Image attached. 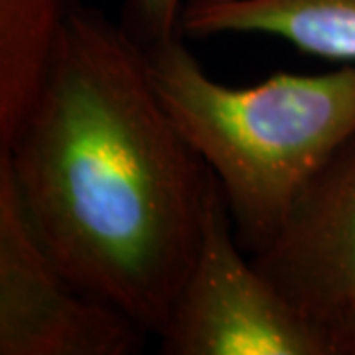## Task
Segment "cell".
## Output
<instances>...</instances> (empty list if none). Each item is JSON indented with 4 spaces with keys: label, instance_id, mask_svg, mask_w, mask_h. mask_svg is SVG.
<instances>
[{
    "label": "cell",
    "instance_id": "1",
    "mask_svg": "<svg viewBox=\"0 0 355 355\" xmlns=\"http://www.w3.org/2000/svg\"><path fill=\"white\" fill-rule=\"evenodd\" d=\"M0 160L55 265L158 336L198 251L214 174L166 113L125 24L79 8Z\"/></svg>",
    "mask_w": 355,
    "mask_h": 355
},
{
    "label": "cell",
    "instance_id": "2",
    "mask_svg": "<svg viewBox=\"0 0 355 355\" xmlns=\"http://www.w3.org/2000/svg\"><path fill=\"white\" fill-rule=\"evenodd\" d=\"M182 38L139 40L146 73L172 123L216 176L235 235L253 254L355 135V64L229 87L205 73Z\"/></svg>",
    "mask_w": 355,
    "mask_h": 355
},
{
    "label": "cell",
    "instance_id": "3",
    "mask_svg": "<svg viewBox=\"0 0 355 355\" xmlns=\"http://www.w3.org/2000/svg\"><path fill=\"white\" fill-rule=\"evenodd\" d=\"M156 338L164 355H340L247 257L216 176L190 272Z\"/></svg>",
    "mask_w": 355,
    "mask_h": 355
},
{
    "label": "cell",
    "instance_id": "4",
    "mask_svg": "<svg viewBox=\"0 0 355 355\" xmlns=\"http://www.w3.org/2000/svg\"><path fill=\"white\" fill-rule=\"evenodd\" d=\"M146 336L55 265L0 160V355H135Z\"/></svg>",
    "mask_w": 355,
    "mask_h": 355
},
{
    "label": "cell",
    "instance_id": "5",
    "mask_svg": "<svg viewBox=\"0 0 355 355\" xmlns=\"http://www.w3.org/2000/svg\"><path fill=\"white\" fill-rule=\"evenodd\" d=\"M251 259L345 355L355 330V135L318 170Z\"/></svg>",
    "mask_w": 355,
    "mask_h": 355
},
{
    "label": "cell",
    "instance_id": "6",
    "mask_svg": "<svg viewBox=\"0 0 355 355\" xmlns=\"http://www.w3.org/2000/svg\"><path fill=\"white\" fill-rule=\"evenodd\" d=\"M180 34H265L304 53L355 64V0H198L186 2Z\"/></svg>",
    "mask_w": 355,
    "mask_h": 355
},
{
    "label": "cell",
    "instance_id": "7",
    "mask_svg": "<svg viewBox=\"0 0 355 355\" xmlns=\"http://www.w3.org/2000/svg\"><path fill=\"white\" fill-rule=\"evenodd\" d=\"M81 6V0H0V150L36 101Z\"/></svg>",
    "mask_w": 355,
    "mask_h": 355
},
{
    "label": "cell",
    "instance_id": "8",
    "mask_svg": "<svg viewBox=\"0 0 355 355\" xmlns=\"http://www.w3.org/2000/svg\"><path fill=\"white\" fill-rule=\"evenodd\" d=\"M184 6L186 0H127L125 28L140 42L182 36Z\"/></svg>",
    "mask_w": 355,
    "mask_h": 355
},
{
    "label": "cell",
    "instance_id": "9",
    "mask_svg": "<svg viewBox=\"0 0 355 355\" xmlns=\"http://www.w3.org/2000/svg\"><path fill=\"white\" fill-rule=\"evenodd\" d=\"M345 355H355V330H354V334H352V338H349V342H347Z\"/></svg>",
    "mask_w": 355,
    "mask_h": 355
},
{
    "label": "cell",
    "instance_id": "10",
    "mask_svg": "<svg viewBox=\"0 0 355 355\" xmlns=\"http://www.w3.org/2000/svg\"><path fill=\"white\" fill-rule=\"evenodd\" d=\"M186 2H198V0H186Z\"/></svg>",
    "mask_w": 355,
    "mask_h": 355
}]
</instances>
